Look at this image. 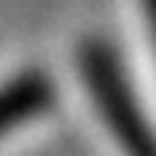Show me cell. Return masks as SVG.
Segmentation results:
<instances>
[{
  "instance_id": "6da1fadb",
  "label": "cell",
  "mask_w": 156,
  "mask_h": 156,
  "mask_svg": "<svg viewBox=\"0 0 156 156\" xmlns=\"http://www.w3.org/2000/svg\"><path fill=\"white\" fill-rule=\"evenodd\" d=\"M83 76H87V87L94 94L97 108L108 118V128L118 139V146L128 156H156V139L149 125L142 122V111L135 104V97L128 94L118 59L108 45H87L83 49Z\"/></svg>"
},
{
  "instance_id": "7a4b0ae2",
  "label": "cell",
  "mask_w": 156,
  "mask_h": 156,
  "mask_svg": "<svg viewBox=\"0 0 156 156\" xmlns=\"http://www.w3.org/2000/svg\"><path fill=\"white\" fill-rule=\"evenodd\" d=\"M49 104H52V83L38 69H28L21 76L7 80L0 87V135L24 125L28 118L45 111Z\"/></svg>"
},
{
  "instance_id": "3957f363",
  "label": "cell",
  "mask_w": 156,
  "mask_h": 156,
  "mask_svg": "<svg viewBox=\"0 0 156 156\" xmlns=\"http://www.w3.org/2000/svg\"><path fill=\"white\" fill-rule=\"evenodd\" d=\"M146 7H149V17H153V28H156V0H146Z\"/></svg>"
}]
</instances>
